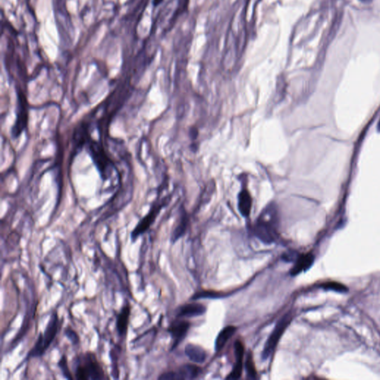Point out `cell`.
Returning a JSON list of instances; mask_svg holds the SVG:
<instances>
[{"instance_id":"12","label":"cell","mask_w":380,"mask_h":380,"mask_svg":"<svg viewBox=\"0 0 380 380\" xmlns=\"http://www.w3.org/2000/svg\"><path fill=\"white\" fill-rule=\"evenodd\" d=\"M185 354L188 358L195 363H204L207 358L205 350L196 345H187L185 348Z\"/></svg>"},{"instance_id":"4","label":"cell","mask_w":380,"mask_h":380,"mask_svg":"<svg viewBox=\"0 0 380 380\" xmlns=\"http://www.w3.org/2000/svg\"><path fill=\"white\" fill-rule=\"evenodd\" d=\"M292 319H293V314L290 312H287L278 321L272 333L265 343L264 350L261 354L263 359L265 360L270 358L274 354L276 348L277 347L278 343L280 341L281 337L285 333L286 329L291 323Z\"/></svg>"},{"instance_id":"24","label":"cell","mask_w":380,"mask_h":380,"mask_svg":"<svg viewBox=\"0 0 380 380\" xmlns=\"http://www.w3.org/2000/svg\"><path fill=\"white\" fill-rule=\"evenodd\" d=\"M377 129H378V132H380V120H379V124H378Z\"/></svg>"},{"instance_id":"17","label":"cell","mask_w":380,"mask_h":380,"mask_svg":"<svg viewBox=\"0 0 380 380\" xmlns=\"http://www.w3.org/2000/svg\"><path fill=\"white\" fill-rule=\"evenodd\" d=\"M58 366L60 368L64 377L68 379H73L72 373H71V370L69 369V367H68L66 355L62 356L61 358L59 360Z\"/></svg>"},{"instance_id":"11","label":"cell","mask_w":380,"mask_h":380,"mask_svg":"<svg viewBox=\"0 0 380 380\" xmlns=\"http://www.w3.org/2000/svg\"><path fill=\"white\" fill-rule=\"evenodd\" d=\"M206 312V307L199 303H189L180 307L177 312V318L196 317Z\"/></svg>"},{"instance_id":"2","label":"cell","mask_w":380,"mask_h":380,"mask_svg":"<svg viewBox=\"0 0 380 380\" xmlns=\"http://www.w3.org/2000/svg\"><path fill=\"white\" fill-rule=\"evenodd\" d=\"M73 372L78 379H106L108 378L95 354L92 352L82 353L75 357Z\"/></svg>"},{"instance_id":"9","label":"cell","mask_w":380,"mask_h":380,"mask_svg":"<svg viewBox=\"0 0 380 380\" xmlns=\"http://www.w3.org/2000/svg\"><path fill=\"white\" fill-rule=\"evenodd\" d=\"M131 306L129 303L121 308L119 314L117 316L116 329L118 336L121 338L125 337L127 334L129 319L131 316Z\"/></svg>"},{"instance_id":"16","label":"cell","mask_w":380,"mask_h":380,"mask_svg":"<svg viewBox=\"0 0 380 380\" xmlns=\"http://www.w3.org/2000/svg\"><path fill=\"white\" fill-rule=\"evenodd\" d=\"M246 370H247V379H257V371L255 369V363H254L253 356L251 352L247 354V360H246Z\"/></svg>"},{"instance_id":"1","label":"cell","mask_w":380,"mask_h":380,"mask_svg":"<svg viewBox=\"0 0 380 380\" xmlns=\"http://www.w3.org/2000/svg\"><path fill=\"white\" fill-rule=\"evenodd\" d=\"M253 233L262 243L276 242L279 237V212L276 204H268L262 210L253 225Z\"/></svg>"},{"instance_id":"14","label":"cell","mask_w":380,"mask_h":380,"mask_svg":"<svg viewBox=\"0 0 380 380\" xmlns=\"http://www.w3.org/2000/svg\"><path fill=\"white\" fill-rule=\"evenodd\" d=\"M236 327L235 326H227L224 327L223 330L220 332L219 334L217 336L215 340V351L218 352L221 351L225 345L226 344L230 338L232 337L234 333H236Z\"/></svg>"},{"instance_id":"18","label":"cell","mask_w":380,"mask_h":380,"mask_svg":"<svg viewBox=\"0 0 380 380\" xmlns=\"http://www.w3.org/2000/svg\"><path fill=\"white\" fill-rule=\"evenodd\" d=\"M321 287H322V288L325 289V290H333L337 292L348 291V288L346 286L341 285V284L337 283V282H326V283H324L322 284V285H321Z\"/></svg>"},{"instance_id":"22","label":"cell","mask_w":380,"mask_h":380,"mask_svg":"<svg viewBox=\"0 0 380 380\" xmlns=\"http://www.w3.org/2000/svg\"><path fill=\"white\" fill-rule=\"evenodd\" d=\"M359 1L362 2V3H370V2L372 1V0H359Z\"/></svg>"},{"instance_id":"6","label":"cell","mask_w":380,"mask_h":380,"mask_svg":"<svg viewBox=\"0 0 380 380\" xmlns=\"http://www.w3.org/2000/svg\"><path fill=\"white\" fill-rule=\"evenodd\" d=\"M162 207L163 204L154 206L150 210L147 215L138 222L135 229L131 233V239H132V242H135L139 236L144 234L149 229L151 225L156 221V218H157L158 215H159Z\"/></svg>"},{"instance_id":"7","label":"cell","mask_w":380,"mask_h":380,"mask_svg":"<svg viewBox=\"0 0 380 380\" xmlns=\"http://www.w3.org/2000/svg\"><path fill=\"white\" fill-rule=\"evenodd\" d=\"M189 323L184 320H175L171 324L168 329L169 334L173 339L172 349L176 348L184 338L189 328Z\"/></svg>"},{"instance_id":"3","label":"cell","mask_w":380,"mask_h":380,"mask_svg":"<svg viewBox=\"0 0 380 380\" xmlns=\"http://www.w3.org/2000/svg\"><path fill=\"white\" fill-rule=\"evenodd\" d=\"M60 328V321L56 311L52 313L43 333H40L34 346L27 355V359L43 357L49 349Z\"/></svg>"},{"instance_id":"13","label":"cell","mask_w":380,"mask_h":380,"mask_svg":"<svg viewBox=\"0 0 380 380\" xmlns=\"http://www.w3.org/2000/svg\"><path fill=\"white\" fill-rule=\"evenodd\" d=\"M252 200L251 196L247 189H243L239 195V209L242 216L247 218L251 212Z\"/></svg>"},{"instance_id":"20","label":"cell","mask_w":380,"mask_h":380,"mask_svg":"<svg viewBox=\"0 0 380 380\" xmlns=\"http://www.w3.org/2000/svg\"><path fill=\"white\" fill-rule=\"evenodd\" d=\"M65 336L68 338V340L71 341L73 346H77V345L79 344V336H78V333L73 330L72 328H71V327H68L65 329Z\"/></svg>"},{"instance_id":"8","label":"cell","mask_w":380,"mask_h":380,"mask_svg":"<svg viewBox=\"0 0 380 380\" xmlns=\"http://www.w3.org/2000/svg\"><path fill=\"white\" fill-rule=\"evenodd\" d=\"M244 347L243 343L240 340H237L235 343V355H236V363L232 371L231 372L226 379H240L243 370Z\"/></svg>"},{"instance_id":"19","label":"cell","mask_w":380,"mask_h":380,"mask_svg":"<svg viewBox=\"0 0 380 380\" xmlns=\"http://www.w3.org/2000/svg\"><path fill=\"white\" fill-rule=\"evenodd\" d=\"M223 296L221 293H218V292L215 291H208V290H204V291L199 292V293H196L194 296L193 297V299H199V298H220Z\"/></svg>"},{"instance_id":"21","label":"cell","mask_w":380,"mask_h":380,"mask_svg":"<svg viewBox=\"0 0 380 380\" xmlns=\"http://www.w3.org/2000/svg\"><path fill=\"white\" fill-rule=\"evenodd\" d=\"M297 257H298V255H296L295 252H292V253L291 252H288V253L284 254L282 255V259L286 261H294V260L296 261Z\"/></svg>"},{"instance_id":"15","label":"cell","mask_w":380,"mask_h":380,"mask_svg":"<svg viewBox=\"0 0 380 380\" xmlns=\"http://www.w3.org/2000/svg\"><path fill=\"white\" fill-rule=\"evenodd\" d=\"M187 223L188 221L186 215H181L179 223H178L176 227L174 230L172 236H171V241H172V243L176 242L178 239H180L185 234L186 229H187Z\"/></svg>"},{"instance_id":"5","label":"cell","mask_w":380,"mask_h":380,"mask_svg":"<svg viewBox=\"0 0 380 380\" xmlns=\"http://www.w3.org/2000/svg\"><path fill=\"white\" fill-rule=\"evenodd\" d=\"M201 369L200 367L196 365H185L180 367L176 371H168L162 373L159 376V379H193L198 377L200 374Z\"/></svg>"},{"instance_id":"23","label":"cell","mask_w":380,"mask_h":380,"mask_svg":"<svg viewBox=\"0 0 380 380\" xmlns=\"http://www.w3.org/2000/svg\"><path fill=\"white\" fill-rule=\"evenodd\" d=\"M162 2V0H155V4L159 5Z\"/></svg>"},{"instance_id":"10","label":"cell","mask_w":380,"mask_h":380,"mask_svg":"<svg viewBox=\"0 0 380 380\" xmlns=\"http://www.w3.org/2000/svg\"><path fill=\"white\" fill-rule=\"evenodd\" d=\"M314 261V255L313 253H308L298 255L295 261L294 266L290 270V275L292 276H296L301 272H305L312 266Z\"/></svg>"}]
</instances>
